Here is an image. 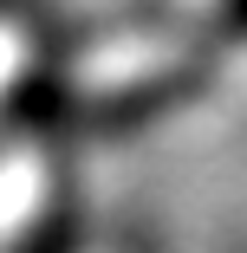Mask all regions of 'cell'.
I'll list each match as a JSON object with an SVG mask.
<instances>
[{
  "label": "cell",
  "instance_id": "cell-1",
  "mask_svg": "<svg viewBox=\"0 0 247 253\" xmlns=\"http://www.w3.org/2000/svg\"><path fill=\"white\" fill-rule=\"evenodd\" d=\"M215 33L221 39H247V0H221L215 7Z\"/></svg>",
  "mask_w": 247,
  "mask_h": 253
}]
</instances>
